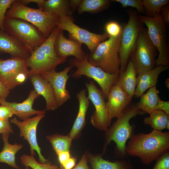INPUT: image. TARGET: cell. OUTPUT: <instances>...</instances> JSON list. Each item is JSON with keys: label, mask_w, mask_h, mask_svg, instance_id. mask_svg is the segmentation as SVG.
<instances>
[{"label": "cell", "mask_w": 169, "mask_h": 169, "mask_svg": "<svg viewBox=\"0 0 169 169\" xmlns=\"http://www.w3.org/2000/svg\"><path fill=\"white\" fill-rule=\"evenodd\" d=\"M85 85L88 93L87 97L95 108L91 117V122L98 129L106 131L110 126L111 119L109 116L101 91L96 87L93 81L85 83Z\"/></svg>", "instance_id": "13"}, {"label": "cell", "mask_w": 169, "mask_h": 169, "mask_svg": "<svg viewBox=\"0 0 169 169\" xmlns=\"http://www.w3.org/2000/svg\"><path fill=\"white\" fill-rule=\"evenodd\" d=\"M5 17L20 18L31 23L37 28L46 38L56 26L59 18L56 14L24 5L17 0H15L7 11Z\"/></svg>", "instance_id": "4"}, {"label": "cell", "mask_w": 169, "mask_h": 169, "mask_svg": "<svg viewBox=\"0 0 169 169\" xmlns=\"http://www.w3.org/2000/svg\"><path fill=\"white\" fill-rule=\"evenodd\" d=\"M105 29L109 37L116 38L121 33L122 26L117 22L111 21L106 23Z\"/></svg>", "instance_id": "33"}, {"label": "cell", "mask_w": 169, "mask_h": 169, "mask_svg": "<svg viewBox=\"0 0 169 169\" xmlns=\"http://www.w3.org/2000/svg\"><path fill=\"white\" fill-rule=\"evenodd\" d=\"M169 152V132L153 129L148 134L139 132L126 146L127 155L138 157L146 165Z\"/></svg>", "instance_id": "1"}, {"label": "cell", "mask_w": 169, "mask_h": 169, "mask_svg": "<svg viewBox=\"0 0 169 169\" xmlns=\"http://www.w3.org/2000/svg\"><path fill=\"white\" fill-rule=\"evenodd\" d=\"M13 133V132L9 120H0V134Z\"/></svg>", "instance_id": "38"}, {"label": "cell", "mask_w": 169, "mask_h": 169, "mask_svg": "<svg viewBox=\"0 0 169 169\" xmlns=\"http://www.w3.org/2000/svg\"><path fill=\"white\" fill-rule=\"evenodd\" d=\"M63 31L59 29L55 40L54 48L57 55L60 58L65 59L72 56L77 61H83L86 54L82 49V44L70 38H67Z\"/></svg>", "instance_id": "16"}, {"label": "cell", "mask_w": 169, "mask_h": 169, "mask_svg": "<svg viewBox=\"0 0 169 169\" xmlns=\"http://www.w3.org/2000/svg\"><path fill=\"white\" fill-rule=\"evenodd\" d=\"M146 114L139 108L136 103L130 104L127 106L117 120L105 131L103 153L105 152L108 145L111 141H113L116 144L115 157L123 159L126 156V142L135 135L136 128L135 125H131L129 121L138 115H143Z\"/></svg>", "instance_id": "2"}, {"label": "cell", "mask_w": 169, "mask_h": 169, "mask_svg": "<svg viewBox=\"0 0 169 169\" xmlns=\"http://www.w3.org/2000/svg\"><path fill=\"white\" fill-rule=\"evenodd\" d=\"M88 57L87 54L82 62L78 61L74 58L69 60V65L77 68L72 73V77L78 79L85 75L89 78H92L100 86L105 100H107L111 87L116 83L118 79L119 72L114 74L106 72L100 67L91 64L88 61Z\"/></svg>", "instance_id": "9"}, {"label": "cell", "mask_w": 169, "mask_h": 169, "mask_svg": "<svg viewBox=\"0 0 169 169\" xmlns=\"http://www.w3.org/2000/svg\"><path fill=\"white\" fill-rule=\"evenodd\" d=\"M15 0H0V30L5 31L4 26L5 14Z\"/></svg>", "instance_id": "35"}, {"label": "cell", "mask_w": 169, "mask_h": 169, "mask_svg": "<svg viewBox=\"0 0 169 169\" xmlns=\"http://www.w3.org/2000/svg\"><path fill=\"white\" fill-rule=\"evenodd\" d=\"M111 1L109 0H82L77 9L79 14L84 12L96 13L103 11L110 6Z\"/></svg>", "instance_id": "30"}, {"label": "cell", "mask_w": 169, "mask_h": 169, "mask_svg": "<svg viewBox=\"0 0 169 169\" xmlns=\"http://www.w3.org/2000/svg\"><path fill=\"white\" fill-rule=\"evenodd\" d=\"M39 96L34 90H32L27 98L22 103L9 102L0 98V104L9 107L14 115L23 120L35 115L46 113V110H37L33 108L35 100Z\"/></svg>", "instance_id": "17"}, {"label": "cell", "mask_w": 169, "mask_h": 169, "mask_svg": "<svg viewBox=\"0 0 169 169\" xmlns=\"http://www.w3.org/2000/svg\"><path fill=\"white\" fill-rule=\"evenodd\" d=\"M46 138L57 155L61 152L69 151L73 140L68 135L63 136L58 134L47 136Z\"/></svg>", "instance_id": "29"}, {"label": "cell", "mask_w": 169, "mask_h": 169, "mask_svg": "<svg viewBox=\"0 0 169 169\" xmlns=\"http://www.w3.org/2000/svg\"><path fill=\"white\" fill-rule=\"evenodd\" d=\"M160 15L164 23L166 25L169 24V6L167 4L161 9Z\"/></svg>", "instance_id": "40"}, {"label": "cell", "mask_w": 169, "mask_h": 169, "mask_svg": "<svg viewBox=\"0 0 169 169\" xmlns=\"http://www.w3.org/2000/svg\"><path fill=\"white\" fill-rule=\"evenodd\" d=\"M45 0H17L21 4L26 6L31 3H34L37 4L38 8L43 10V6Z\"/></svg>", "instance_id": "43"}, {"label": "cell", "mask_w": 169, "mask_h": 169, "mask_svg": "<svg viewBox=\"0 0 169 169\" xmlns=\"http://www.w3.org/2000/svg\"><path fill=\"white\" fill-rule=\"evenodd\" d=\"M43 11L56 14L59 17H71L74 12L70 7L69 0H45Z\"/></svg>", "instance_id": "26"}, {"label": "cell", "mask_w": 169, "mask_h": 169, "mask_svg": "<svg viewBox=\"0 0 169 169\" xmlns=\"http://www.w3.org/2000/svg\"><path fill=\"white\" fill-rule=\"evenodd\" d=\"M0 52L7 53L13 57L26 59L29 57L31 51L17 38L0 30Z\"/></svg>", "instance_id": "19"}, {"label": "cell", "mask_w": 169, "mask_h": 169, "mask_svg": "<svg viewBox=\"0 0 169 169\" xmlns=\"http://www.w3.org/2000/svg\"><path fill=\"white\" fill-rule=\"evenodd\" d=\"M168 69L169 67L160 65L156 66L152 69L138 74L135 97H140L147 89L156 86L159 74Z\"/></svg>", "instance_id": "21"}, {"label": "cell", "mask_w": 169, "mask_h": 169, "mask_svg": "<svg viewBox=\"0 0 169 169\" xmlns=\"http://www.w3.org/2000/svg\"><path fill=\"white\" fill-rule=\"evenodd\" d=\"M121 33L118 37H109L100 43L96 49L88 54L89 62L106 72L114 74L119 72L120 61L119 52Z\"/></svg>", "instance_id": "5"}, {"label": "cell", "mask_w": 169, "mask_h": 169, "mask_svg": "<svg viewBox=\"0 0 169 169\" xmlns=\"http://www.w3.org/2000/svg\"><path fill=\"white\" fill-rule=\"evenodd\" d=\"M158 51L150 39L147 28L140 31L136 44L131 55L137 74L154 69L156 66V58Z\"/></svg>", "instance_id": "10"}, {"label": "cell", "mask_w": 169, "mask_h": 169, "mask_svg": "<svg viewBox=\"0 0 169 169\" xmlns=\"http://www.w3.org/2000/svg\"><path fill=\"white\" fill-rule=\"evenodd\" d=\"M74 22V19L72 16L59 17L56 26L61 30L68 31L69 38L85 44L90 52H93L100 43L109 37L105 32L102 34L92 33L79 27Z\"/></svg>", "instance_id": "12"}, {"label": "cell", "mask_w": 169, "mask_h": 169, "mask_svg": "<svg viewBox=\"0 0 169 169\" xmlns=\"http://www.w3.org/2000/svg\"><path fill=\"white\" fill-rule=\"evenodd\" d=\"M57 155L60 164L62 165L64 164L70 157L69 151L61 152Z\"/></svg>", "instance_id": "42"}, {"label": "cell", "mask_w": 169, "mask_h": 169, "mask_svg": "<svg viewBox=\"0 0 169 169\" xmlns=\"http://www.w3.org/2000/svg\"><path fill=\"white\" fill-rule=\"evenodd\" d=\"M89 160L92 169H133L129 161L123 159L111 162L104 159L101 155H90Z\"/></svg>", "instance_id": "25"}, {"label": "cell", "mask_w": 169, "mask_h": 169, "mask_svg": "<svg viewBox=\"0 0 169 169\" xmlns=\"http://www.w3.org/2000/svg\"><path fill=\"white\" fill-rule=\"evenodd\" d=\"M159 91L156 86L150 88L148 91L140 97V100L136 104L142 111L150 114L156 109L158 102L161 100L158 94Z\"/></svg>", "instance_id": "27"}, {"label": "cell", "mask_w": 169, "mask_h": 169, "mask_svg": "<svg viewBox=\"0 0 169 169\" xmlns=\"http://www.w3.org/2000/svg\"><path fill=\"white\" fill-rule=\"evenodd\" d=\"M59 169H65L62 165L60 164ZM72 169H90L87 164V156L85 154L82 156L78 164Z\"/></svg>", "instance_id": "39"}, {"label": "cell", "mask_w": 169, "mask_h": 169, "mask_svg": "<svg viewBox=\"0 0 169 169\" xmlns=\"http://www.w3.org/2000/svg\"><path fill=\"white\" fill-rule=\"evenodd\" d=\"M136 74L133 63L129 59L125 70L119 74L116 83L118 84L131 99L134 95L137 85Z\"/></svg>", "instance_id": "23"}, {"label": "cell", "mask_w": 169, "mask_h": 169, "mask_svg": "<svg viewBox=\"0 0 169 169\" xmlns=\"http://www.w3.org/2000/svg\"><path fill=\"white\" fill-rule=\"evenodd\" d=\"M76 159L74 157H70L67 162L62 165L65 169H72L75 166Z\"/></svg>", "instance_id": "45"}, {"label": "cell", "mask_w": 169, "mask_h": 169, "mask_svg": "<svg viewBox=\"0 0 169 169\" xmlns=\"http://www.w3.org/2000/svg\"><path fill=\"white\" fill-rule=\"evenodd\" d=\"M165 85L167 88L169 89V79H167L165 82Z\"/></svg>", "instance_id": "47"}, {"label": "cell", "mask_w": 169, "mask_h": 169, "mask_svg": "<svg viewBox=\"0 0 169 169\" xmlns=\"http://www.w3.org/2000/svg\"><path fill=\"white\" fill-rule=\"evenodd\" d=\"M87 90H81L76 96L79 103V110L76 118L71 130L68 135L73 139L78 136L84 126L86 113L90 105V101L86 96Z\"/></svg>", "instance_id": "22"}, {"label": "cell", "mask_w": 169, "mask_h": 169, "mask_svg": "<svg viewBox=\"0 0 169 169\" xmlns=\"http://www.w3.org/2000/svg\"><path fill=\"white\" fill-rule=\"evenodd\" d=\"M2 135L3 146L0 152V162L6 163L14 168L19 169V167L16 163L15 155L23 148V145L17 143L14 144L9 143L8 139L9 133Z\"/></svg>", "instance_id": "24"}, {"label": "cell", "mask_w": 169, "mask_h": 169, "mask_svg": "<svg viewBox=\"0 0 169 169\" xmlns=\"http://www.w3.org/2000/svg\"><path fill=\"white\" fill-rule=\"evenodd\" d=\"M108 101L105 103L110 118H118L123 110L130 104L131 99L117 84H115L109 91Z\"/></svg>", "instance_id": "18"}, {"label": "cell", "mask_w": 169, "mask_h": 169, "mask_svg": "<svg viewBox=\"0 0 169 169\" xmlns=\"http://www.w3.org/2000/svg\"><path fill=\"white\" fill-rule=\"evenodd\" d=\"M156 161L152 169H169V152L162 156Z\"/></svg>", "instance_id": "36"}, {"label": "cell", "mask_w": 169, "mask_h": 169, "mask_svg": "<svg viewBox=\"0 0 169 169\" xmlns=\"http://www.w3.org/2000/svg\"><path fill=\"white\" fill-rule=\"evenodd\" d=\"M10 93V90L7 89L0 81V98L6 100Z\"/></svg>", "instance_id": "44"}, {"label": "cell", "mask_w": 169, "mask_h": 169, "mask_svg": "<svg viewBox=\"0 0 169 169\" xmlns=\"http://www.w3.org/2000/svg\"><path fill=\"white\" fill-rule=\"evenodd\" d=\"M129 19L127 23L122 25L119 56L120 64L119 74L125 70L131 55L135 46L139 33L144 27L137 12L132 9L126 10Z\"/></svg>", "instance_id": "6"}, {"label": "cell", "mask_w": 169, "mask_h": 169, "mask_svg": "<svg viewBox=\"0 0 169 169\" xmlns=\"http://www.w3.org/2000/svg\"><path fill=\"white\" fill-rule=\"evenodd\" d=\"M45 114L37 115L33 117L20 121L16 117L11 119V123L14 124L19 129V136L26 140L30 146L31 155L35 156V151L37 152L39 162L44 163L48 160L45 158L41 153V149L38 143L36 132L37 126L40 121L44 116Z\"/></svg>", "instance_id": "14"}, {"label": "cell", "mask_w": 169, "mask_h": 169, "mask_svg": "<svg viewBox=\"0 0 169 169\" xmlns=\"http://www.w3.org/2000/svg\"><path fill=\"white\" fill-rule=\"evenodd\" d=\"M70 7L74 12L81 3L82 0H69Z\"/></svg>", "instance_id": "46"}, {"label": "cell", "mask_w": 169, "mask_h": 169, "mask_svg": "<svg viewBox=\"0 0 169 169\" xmlns=\"http://www.w3.org/2000/svg\"><path fill=\"white\" fill-rule=\"evenodd\" d=\"M146 16L153 18L160 13L162 8L168 4V0H142Z\"/></svg>", "instance_id": "32"}, {"label": "cell", "mask_w": 169, "mask_h": 169, "mask_svg": "<svg viewBox=\"0 0 169 169\" xmlns=\"http://www.w3.org/2000/svg\"><path fill=\"white\" fill-rule=\"evenodd\" d=\"M166 129L169 130V120L168 121L166 125Z\"/></svg>", "instance_id": "48"}, {"label": "cell", "mask_w": 169, "mask_h": 169, "mask_svg": "<svg viewBox=\"0 0 169 169\" xmlns=\"http://www.w3.org/2000/svg\"><path fill=\"white\" fill-rule=\"evenodd\" d=\"M20 159L23 166L30 167L33 169H59V168L56 165L52 164L49 160L44 163L38 162L34 156L31 155L23 154Z\"/></svg>", "instance_id": "31"}, {"label": "cell", "mask_w": 169, "mask_h": 169, "mask_svg": "<svg viewBox=\"0 0 169 169\" xmlns=\"http://www.w3.org/2000/svg\"><path fill=\"white\" fill-rule=\"evenodd\" d=\"M34 90L45 100L46 110H54L59 107L56 100L54 91L50 83L40 74H34L29 77Z\"/></svg>", "instance_id": "20"}, {"label": "cell", "mask_w": 169, "mask_h": 169, "mask_svg": "<svg viewBox=\"0 0 169 169\" xmlns=\"http://www.w3.org/2000/svg\"><path fill=\"white\" fill-rule=\"evenodd\" d=\"M14 115L11 110L8 107L1 105L0 106V120H9Z\"/></svg>", "instance_id": "37"}, {"label": "cell", "mask_w": 169, "mask_h": 169, "mask_svg": "<svg viewBox=\"0 0 169 169\" xmlns=\"http://www.w3.org/2000/svg\"><path fill=\"white\" fill-rule=\"evenodd\" d=\"M111 1L120 3L122 7H130L134 8L136 9L137 12L145 14L142 0H113Z\"/></svg>", "instance_id": "34"}, {"label": "cell", "mask_w": 169, "mask_h": 169, "mask_svg": "<svg viewBox=\"0 0 169 169\" xmlns=\"http://www.w3.org/2000/svg\"><path fill=\"white\" fill-rule=\"evenodd\" d=\"M4 26L7 33L17 38L32 53L47 38L34 25L21 19L5 17Z\"/></svg>", "instance_id": "8"}, {"label": "cell", "mask_w": 169, "mask_h": 169, "mask_svg": "<svg viewBox=\"0 0 169 169\" xmlns=\"http://www.w3.org/2000/svg\"><path fill=\"white\" fill-rule=\"evenodd\" d=\"M28 77L27 59L12 57L0 59V81L9 90L23 84Z\"/></svg>", "instance_id": "11"}, {"label": "cell", "mask_w": 169, "mask_h": 169, "mask_svg": "<svg viewBox=\"0 0 169 169\" xmlns=\"http://www.w3.org/2000/svg\"><path fill=\"white\" fill-rule=\"evenodd\" d=\"M138 17L140 20L146 26L149 36L158 50L156 66L169 67V46L166 25L160 14L153 18L141 15H139Z\"/></svg>", "instance_id": "7"}, {"label": "cell", "mask_w": 169, "mask_h": 169, "mask_svg": "<svg viewBox=\"0 0 169 169\" xmlns=\"http://www.w3.org/2000/svg\"><path fill=\"white\" fill-rule=\"evenodd\" d=\"M73 67L69 65L59 72H57L55 69H54L40 74L51 85L59 107L70 98L69 91L66 90V85L70 76L68 74V73Z\"/></svg>", "instance_id": "15"}, {"label": "cell", "mask_w": 169, "mask_h": 169, "mask_svg": "<svg viewBox=\"0 0 169 169\" xmlns=\"http://www.w3.org/2000/svg\"><path fill=\"white\" fill-rule=\"evenodd\" d=\"M59 31L56 26L46 40L36 48L27 59L29 69V78L34 74L42 73L54 69L59 64L64 62L67 59L59 57L54 48L56 37Z\"/></svg>", "instance_id": "3"}, {"label": "cell", "mask_w": 169, "mask_h": 169, "mask_svg": "<svg viewBox=\"0 0 169 169\" xmlns=\"http://www.w3.org/2000/svg\"><path fill=\"white\" fill-rule=\"evenodd\" d=\"M25 169H30L29 168V167H26V168H25Z\"/></svg>", "instance_id": "49"}, {"label": "cell", "mask_w": 169, "mask_h": 169, "mask_svg": "<svg viewBox=\"0 0 169 169\" xmlns=\"http://www.w3.org/2000/svg\"><path fill=\"white\" fill-rule=\"evenodd\" d=\"M168 120L169 115L163 111L156 110L151 113L149 117L144 118L143 123L150 125L153 129L161 131L166 129Z\"/></svg>", "instance_id": "28"}, {"label": "cell", "mask_w": 169, "mask_h": 169, "mask_svg": "<svg viewBox=\"0 0 169 169\" xmlns=\"http://www.w3.org/2000/svg\"><path fill=\"white\" fill-rule=\"evenodd\" d=\"M156 110L163 111L169 115V101L161 100L158 102Z\"/></svg>", "instance_id": "41"}]
</instances>
